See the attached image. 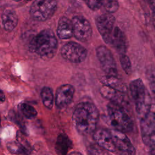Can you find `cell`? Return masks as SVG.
I'll return each instance as SVG.
<instances>
[{"label": "cell", "instance_id": "6da1fadb", "mask_svg": "<svg viewBox=\"0 0 155 155\" xmlns=\"http://www.w3.org/2000/svg\"><path fill=\"white\" fill-rule=\"evenodd\" d=\"M99 119L97 107L92 102L79 103L73 113V124L77 132L82 136L92 134L96 130Z\"/></svg>", "mask_w": 155, "mask_h": 155}, {"label": "cell", "instance_id": "7a4b0ae2", "mask_svg": "<svg viewBox=\"0 0 155 155\" xmlns=\"http://www.w3.org/2000/svg\"><path fill=\"white\" fill-rule=\"evenodd\" d=\"M58 46V39L54 32L50 29H44L31 39L28 48L41 59L49 60L56 54Z\"/></svg>", "mask_w": 155, "mask_h": 155}, {"label": "cell", "instance_id": "3957f363", "mask_svg": "<svg viewBox=\"0 0 155 155\" xmlns=\"http://www.w3.org/2000/svg\"><path fill=\"white\" fill-rule=\"evenodd\" d=\"M129 88L134 103L136 114L140 120L145 117L154 107L151 94L140 78L131 81Z\"/></svg>", "mask_w": 155, "mask_h": 155}, {"label": "cell", "instance_id": "277c9868", "mask_svg": "<svg viewBox=\"0 0 155 155\" xmlns=\"http://www.w3.org/2000/svg\"><path fill=\"white\" fill-rule=\"evenodd\" d=\"M107 111L108 120L114 129L124 133H128L133 130V121L125 107L110 102L107 106Z\"/></svg>", "mask_w": 155, "mask_h": 155}, {"label": "cell", "instance_id": "5b68a950", "mask_svg": "<svg viewBox=\"0 0 155 155\" xmlns=\"http://www.w3.org/2000/svg\"><path fill=\"white\" fill-rule=\"evenodd\" d=\"M58 5V0H34L30 8V16L36 21H45L54 14Z\"/></svg>", "mask_w": 155, "mask_h": 155}, {"label": "cell", "instance_id": "8992f818", "mask_svg": "<svg viewBox=\"0 0 155 155\" xmlns=\"http://www.w3.org/2000/svg\"><path fill=\"white\" fill-rule=\"evenodd\" d=\"M154 107L143 118L140 119V128L143 143L154 153L155 119Z\"/></svg>", "mask_w": 155, "mask_h": 155}, {"label": "cell", "instance_id": "52a82bcc", "mask_svg": "<svg viewBox=\"0 0 155 155\" xmlns=\"http://www.w3.org/2000/svg\"><path fill=\"white\" fill-rule=\"evenodd\" d=\"M62 57L71 63L79 64L87 56V50L82 45L73 41L65 43L61 49Z\"/></svg>", "mask_w": 155, "mask_h": 155}, {"label": "cell", "instance_id": "ba28073f", "mask_svg": "<svg viewBox=\"0 0 155 155\" xmlns=\"http://www.w3.org/2000/svg\"><path fill=\"white\" fill-rule=\"evenodd\" d=\"M96 53L101 67L106 75L117 76L116 63L110 50L106 46L101 45L96 48Z\"/></svg>", "mask_w": 155, "mask_h": 155}, {"label": "cell", "instance_id": "9c48e42d", "mask_svg": "<svg viewBox=\"0 0 155 155\" xmlns=\"http://www.w3.org/2000/svg\"><path fill=\"white\" fill-rule=\"evenodd\" d=\"M73 34L80 42H86L90 40L93 30L90 22L85 17L80 15L74 16L71 19Z\"/></svg>", "mask_w": 155, "mask_h": 155}, {"label": "cell", "instance_id": "30bf717a", "mask_svg": "<svg viewBox=\"0 0 155 155\" xmlns=\"http://www.w3.org/2000/svg\"><path fill=\"white\" fill-rule=\"evenodd\" d=\"M115 18L111 13H104L96 19V25L97 29L101 35L104 41L108 44L111 32L114 27Z\"/></svg>", "mask_w": 155, "mask_h": 155}, {"label": "cell", "instance_id": "8fae6325", "mask_svg": "<svg viewBox=\"0 0 155 155\" xmlns=\"http://www.w3.org/2000/svg\"><path fill=\"white\" fill-rule=\"evenodd\" d=\"M112 136L116 152L122 154H134L136 149L125 133L113 129L110 131Z\"/></svg>", "mask_w": 155, "mask_h": 155}, {"label": "cell", "instance_id": "7c38bea8", "mask_svg": "<svg viewBox=\"0 0 155 155\" xmlns=\"http://www.w3.org/2000/svg\"><path fill=\"white\" fill-rule=\"evenodd\" d=\"M74 92V87L71 84H66L59 87L56 90L54 99L57 108L63 109L68 107L73 99Z\"/></svg>", "mask_w": 155, "mask_h": 155}, {"label": "cell", "instance_id": "4fadbf2b", "mask_svg": "<svg viewBox=\"0 0 155 155\" xmlns=\"http://www.w3.org/2000/svg\"><path fill=\"white\" fill-rule=\"evenodd\" d=\"M108 44L119 54L126 53L128 45V41L126 35L119 27H114Z\"/></svg>", "mask_w": 155, "mask_h": 155}, {"label": "cell", "instance_id": "5bb4252c", "mask_svg": "<svg viewBox=\"0 0 155 155\" xmlns=\"http://www.w3.org/2000/svg\"><path fill=\"white\" fill-rule=\"evenodd\" d=\"M92 134L93 138L97 145L107 151L116 153V148L110 131L102 128L95 130Z\"/></svg>", "mask_w": 155, "mask_h": 155}, {"label": "cell", "instance_id": "9a60e30c", "mask_svg": "<svg viewBox=\"0 0 155 155\" xmlns=\"http://www.w3.org/2000/svg\"><path fill=\"white\" fill-rule=\"evenodd\" d=\"M99 92L103 97L109 100L110 102L117 103L123 106L127 104L128 99L125 93L119 91L104 85L101 87Z\"/></svg>", "mask_w": 155, "mask_h": 155}, {"label": "cell", "instance_id": "2e32d148", "mask_svg": "<svg viewBox=\"0 0 155 155\" xmlns=\"http://www.w3.org/2000/svg\"><path fill=\"white\" fill-rule=\"evenodd\" d=\"M57 35L61 39H68L73 36V26L71 20L66 16H61L58 22Z\"/></svg>", "mask_w": 155, "mask_h": 155}, {"label": "cell", "instance_id": "e0dca14e", "mask_svg": "<svg viewBox=\"0 0 155 155\" xmlns=\"http://www.w3.org/2000/svg\"><path fill=\"white\" fill-rule=\"evenodd\" d=\"M2 24L7 31L13 30L18 23V18L15 11L11 8H6L2 14Z\"/></svg>", "mask_w": 155, "mask_h": 155}, {"label": "cell", "instance_id": "ac0fdd59", "mask_svg": "<svg viewBox=\"0 0 155 155\" xmlns=\"http://www.w3.org/2000/svg\"><path fill=\"white\" fill-rule=\"evenodd\" d=\"M101 83L121 92L126 93L128 90L127 85L117 78V76L105 75L101 78Z\"/></svg>", "mask_w": 155, "mask_h": 155}, {"label": "cell", "instance_id": "d6986e66", "mask_svg": "<svg viewBox=\"0 0 155 155\" xmlns=\"http://www.w3.org/2000/svg\"><path fill=\"white\" fill-rule=\"evenodd\" d=\"M72 147L73 143L67 134L64 133L59 134L55 145V150L58 154H67Z\"/></svg>", "mask_w": 155, "mask_h": 155}, {"label": "cell", "instance_id": "ffe728a7", "mask_svg": "<svg viewBox=\"0 0 155 155\" xmlns=\"http://www.w3.org/2000/svg\"><path fill=\"white\" fill-rule=\"evenodd\" d=\"M41 97L44 105L48 109H51L54 102V95L52 89L49 87H44L41 91Z\"/></svg>", "mask_w": 155, "mask_h": 155}, {"label": "cell", "instance_id": "44dd1931", "mask_svg": "<svg viewBox=\"0 0 155 155\" xmlns=\"http://www.w3.org/2000/svg\"><path fill=\"white\" fill-rule=\"evenodd\" d=\"M19 109L22 115L28 119H34L38 114L36 110L27 103H21L19 105Z\"/></svg>", "mask_w": 155, "mask_h": 155}, {"label": "cell", "instance_id": "7402d4cb", "mask_svg": "<svg viewBox=\"0 0 155 155\" xmlns=\"http://www.w3.org/2000/svg\"><path fill=\"white\" fill-rule=\"evenodd\" d=\"M7 147L9 151L13 154H28L30 153L29 150L24 147L22 145H21L18 142H9L7 145Z\"/></svg>", "mask_w": 155, "mask_h": 155}, {"label": "cell", "instance_id": "603a6c76", "mask_svg": "<svg viewBox=\"0 0 155 155\" xmlns=\"http://www.w3.org/2000/svg\"><path fill=\"white\" fill-rule=\"evenodd\" d=\"M119 61L123 70L127 75L131 74L132 72L131 64L129 57L125 54H121L119 56Z\"/></svg>", "mask_w": 155, "mask_h": 155}, {"label": "cell", "instance_id": "cb8c5ba5", "mask_svg": "<svg viewBox=\"0 0 155 155\" xmlns=\"http://www.w3.org/2000/svg\"><path fill=\"white\" fill-rule=\"evenodd\" d=\"M102 5L110 13L116 12L119 8L118 0H102Z\"/></svg>", "mask_w": 155, "mask_h": 155}, {"label": "cell", "instance_id": "d4e9b609", "mask_svg": "<svg viewBox=\"0 0 155 155\" xmlns=\"http://www.w3.org/2000/svg\"><path fill=\"white\" fill-rule=\"evenodd\" d=\"M87 153L89 154H107L105 150L102 148L96 143V144H91L87 148Z\"/></svg>", "mask_w": 155, "mask_h": 155}, {"label": "cell", "instance_id": "484cf974", "mask_svg": "<svg viewBox=\"0 0 155 155\" xmlns=\"http://www.w3.org/2000/svg\"><path fill=\"white\" fill-rule=\"evenodd\" d=\"M88 7L91 10L96 11L102 5V0H83Z\"/></svg>", "mask_w": 155, "mask_h": 155}, {"label": "cell", "instance_id": "4316f807", "mask_svg": "<svg viewBox=\"0 0 155 155\" xmlns=\"http://www.w3.org/2000/svg\"><path fill=\"white\" fill-rule=\"evenodd\" d=\"M147 77L153 93H154V67L150 65L147 70Z\"/></svg>", "mask_w": 155, "mask_h": 155}, {"label": "cell", "instance_id": "83f0119b", "mask_svg": "<svg viewBox=\"0 0 155 155\" xmlns=\"http://www.w3.org/2000/svg\"><path fill=\"white\" fill-rule=\"evenodd\" d=\"M5 100V96L2 90H0V104L4 102Z\"/></svg>", "mask_w": 155, "mask_h": 155}, {"label": "cell", "instance_id": "f1b7e54d", "mask_svg": "<svg viewBox=\"0 0 155 155\" xmlns=\"http://www.w3.org/2000/svg\"><path fill=\"white\" fill-rule=\"evenodd\" d=\"M0 127H1V119H0Z\"/></svg>", "mask_w": 155, "mask_h": 155}, {"label": "cell", "instance_id": "f546056e", "mask_svg": "<svg viewBox=\"0 0 155 155\" xmlns=\"http://www.w3.org/2000/svg\"><path fill=\"white\" fill-rule=\"evenodd\" d=\"M27 1H31V0H27Z\"/></svg>", "mask_w": 155, "mask_h": 155}]
</instances>
